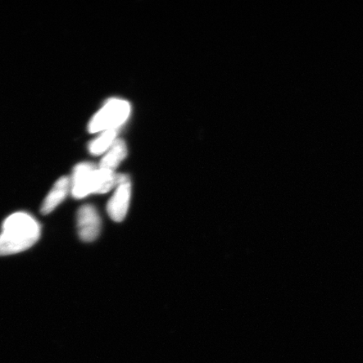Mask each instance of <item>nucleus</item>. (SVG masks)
<instances>
[{"label": "nucleus", "mask_w": 363, "mask_h": 363, "mask_svg": "<svg viewBox=\"0 0 363 363\" xmlns=\"http://www.w3.org/2000/svg\"><path fill=\"white\" fill-rule=\"evenodd\" d=\"M117 134L118 129L104 131L102 135H99V138L94 140L89 144V152L93 155H101V154L107 151L108 149H110L112 145L115 143Z\"/></svg>", "instance_id": "nucleus-8"}, {"label": "nucleus", "mask_w": 363, "mask_h": 363, "mask_svg": "<svg viewBox=\"0 0 363 363\" xmlns=\"http://www.w3.org/2000/svg\"><path fill=\"white\" fill-rule=\"evenodd\" d=\"M40 237L38 221L26 212H17L4 221L0 233V256H10L26 251Z\"/></svg>", "instance_id": "nucleus-1"}, {"label": "nucleus", "mask_w": 363, "mask_h": 363, "mask_svg": "<svg viewBox=\"0 0 363 363\" xmlns=\"http://www.w3.org/2000/svg\"><path fill=\"white\" fill-rule=\"evenodd\" d=\"M77 225L84 242H90L96 239L101 228V220L96 208L89 204L82 206L77 215Z\"/></svg>", "instance_id": "nucleus-5"}, {"label": "nucleus", "mask_w": 363, "mask_h": 363, "mask_svg": "<svg viewBox=\"0 0 363 363\" xmlns=\"http://www.w3.org/2000/svg\"><path fill=\"white\" fill-rule=\"evenodd\" d=\"M116 185V191L108 203L107 211L113 220L120 222L124 220L130 201L131 186L128 177L118 175Z\"/></svg>", "instance_id": "nucleus-4"}, {"label": "nucleus", "mask_w": 363, "mask_h": 363, "mask_svg": "<svg viewBox=\"0 0 363 363\" xmlns=\"http://www.w3.org/2000/svg\"><path fill=\"white\" fill-rule=\"evenodd\" d=\"M70 189L71 181L67 177H62L59 179L44 199L42 206L43 214L48 215L55 210L59 204L65 201Z\"/></svg>", "instance_id": "nucleus-6"}, {"label": "nucleus", "mask_w": 363, "mask_h": 363, "mask_svg": "<svg viewBox=\"0 0 363 363\" xmlns=\"http://www.w3.org/2000/svg\"><path fill=\"white\" fill-rule=\"evenodd\" d=\"M130 104L123 99H112L107 101L91 120L89 130L91 133L118 129L129 117Z\"/></svg>", "instance_id": "nucleus-3"}, {"label": "nucleus", "mask_w": 363, "mask_h": 363, "mask_svg": "<svg viewBox=\"0 0 363 363\" xmlns=\"http://www.w3.org/2000/svg\"><path fill=\"white\" fill-rule=\"evenodd\" d=\"M115 172L96 167L92 163L82 162L75 167L71 182L72 196L83 199L91 194H106L116 185Z\"/></svg>", "instance_id": "nucleus-2"}, {"label": "nucleus", "mask_w": 363, "mask_h": 363, "mask_svg": "<svg viewBox=\"0 0 363 363\" xmlns=\"http://www.w3.org/2000/svg\"><path fill=\"white\" fill-rule=\"evenodd\" d=\"M127 155V147L123 140H116L112 147L108 149L106 156L102 158L101 167L102 169L115 172Z\"/></svg>", "instance_id": "nucleus-7"}]
</instances>
